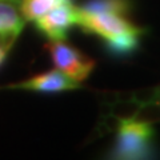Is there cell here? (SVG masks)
<instances>
[{
    "label": "cell",
    "instance_id": "8992f818",
    "mask_svg": "<svg viewBox=\"0 0 160 160\" xmlns=\"http://www.w3.org/2000/svg\"><path fill=\"white\" fill-rule=\"evenodd\" d=\"M26 19L20 16L12 3L0 2V39L15 42L24 28Z\"/></svg>",
    "mask_w": 160,
    "mask_h": 160
},
{
    "label": "cell",
    "instance_id": "52a82bcc",
    "mask_svg": "<svg viewBox=\"0 0 160 160\" xmlns=\"http://www.w3.org/2000/svg\"><path fill=\"white\" fill-rule=\"evenodd\" d=\"M131 0H87L79 7V11L87 15L112 13L126 16L131 9Z\"/></svg>",
    "mask_w": 160,
    "mask_h": 160
},
{
    "label": "cell",
    "instance_id": "7a4b0ae2",
    "mask_svg": "<svg viewBox=\"0 0 160 160\" xmlns=\"http://www.w3.org/2000/svg\"><path fill=\"white\" fill-rule=\"evenodd\" d=\"M155 131L149 122L136 118L119 119L112 158L123 160L148 159L153 155Z\"/></svg>",
    "mask_w": 160,
    "mask_h": 160
},
{
    "label": "cell",
    "instance_id": "9c48e42d",
    "mask_svg": "<svg viewBox=\"0 0 160 160\" xmlns=\"http://www.w3.org/2000/svg\"><path fill=\"white\" fill-rule=\"evenodd\" d=\"M13 42H9V40H4V39H0V64L4 62L7 53L9 51V48L12 47Z\"/></svg>",
    "mask_w": 160,
    "mask_h": 160
},
{
    "label": "cell",
    "instance_id": "30bf717a",
    "mask_svg": "<svg viewBox=\"0 0 160 160\" xmlns=\"http://www.w3.org/2000/svg\"><path fill=\"white\" fill-rule=\"evenodd\" d=\"M0 2H8V3H12V4H19V6H20V2H22V0H0Z\"/></svg>",
    "mask_w": 160,
    "mask_h": 160
},
{
    "label": "cell",
    "instance_id": "6da1fadb",
    "mask_svg": "<svg viewBox=\"0 0 160 160\" xmlns=\"http://www.w3.org/2000/svg\"><path fill=\"white\" fill-rule=\"evenodd\" d=\"M78 26L83 31L102 38L106 42L107 49L116 58L132 55L139 48L144 33L142 27L131 23L126 16L112 13L87 15L79 11Z\"/></svg>",
    "mask_w": 160,
    "mask_h": 160
},
{
    "label": "cell",
    "instance_id": "5b68a950",
    "mask_svg": "<svg viewBox=\"0 0 160 160\" xmlns=\"http://www.w3.org/2000/svg\"><path fill=\"white\" fill-rule=\"evenodd\" d=\"M8 88L15 89H26V91H35V92H64L72 91V89L80 88V83L75 82L66 73H63L59 69H52L49 72L38 75L35 78L24 80L22 83L11 84Z\"/></svg>",
    "mask_w": 160,
    "mask_h": 160
},
{
    "label": "cell",
    "instance_id": "3957f363",
    "mask_svg": "<svg viewBox=\"0 0 160 160\" xmlns=\"http://www.w3.org/2000/svg\"><path fill=\"white\" fill-rule=\"evenodd\" d=\"M47 51L55 67L78 83L86 80L96 66L93 59L64 42H51L47 44Z\"/></svg>",
    "mask_w": 160,
    "mask_h": 160
},
{
    "label": "cell",
    "instance_id": "277c9868",
    "mask_svg": "<svg viewBox=\"0 0 160 160\" xmlns=\"http://www.w3.org/2000/svg\"><path fill=\"white\" fill-rule=\"evenodd\" d=\"M79 11L72 2L62 4L35 20V26L51 42H64L67 31L78 24Z\"/></svg>",
    "mask_w": 160,
    "mask_h": 160
},
{
    "label": "cell",
    "instance_id": "ba28073f",
    "mask_svg": "<svg viewBox=\"0 0 160 160\" xmlns=\"http://www.w3.org/2000/svg\"><path fill=\"white\" fill-rule=\"evenodd\" d=\"M69 2L71 0H22L20 2V12L26 20L35 22L36 19L52 11L53 8Z\"/></svg>",
    "mask_w": 160,
    "mask_h": 160
}]
</instances>
